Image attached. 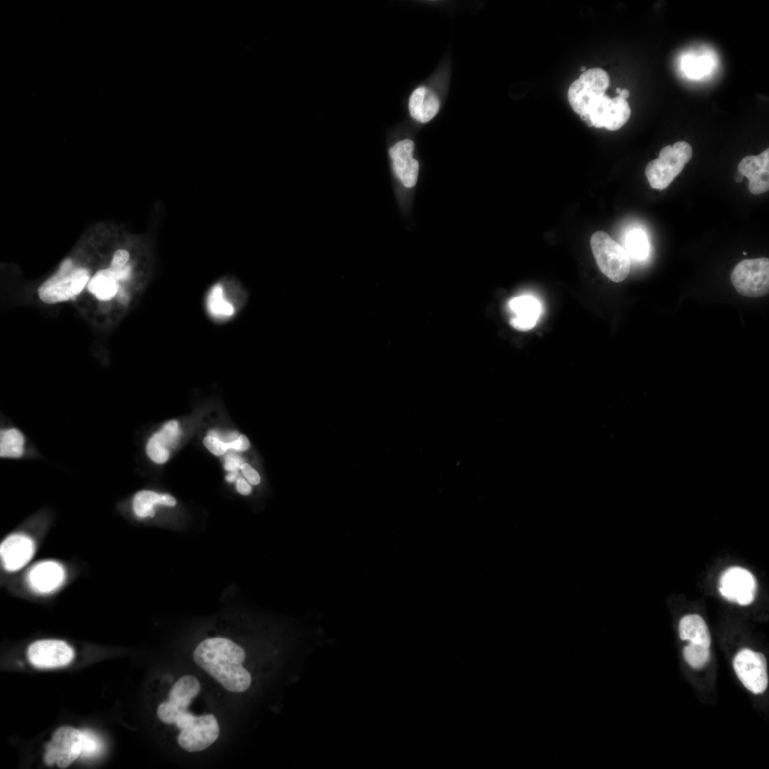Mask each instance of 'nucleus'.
<instances>
[{"mask_svg": "<svg viewBox=\"0 0 769 769\" xmlns=\"http://www.w3.org/2000/svg\"><path fill=\"white\" fill-rule=\"evenodd\" d=\"M621 90H622V89H621L620 88H616V92H617V93H618V94H619V93H620Z\"/></svg>", "mask_w": 769, "mask_h": 769, "instance_id": "obj_40", "label": "nucleus"}, {"mask_svg": "<svg viewBox=\"0 0 769 769\" xmlns=\"http://www.w3.org/2000/svg\"><path fill=\"white\" fill-rule=\"evenodd\" d=\"M243 459L236 455H228L225 459L224 468L229 471H236L241 469Z\"/></svg>", "mask_w": 769, "mask_h": 769, "instance_id": "obj_34", "label": "nucleus"}, {"mask_svg": "<svg viewBox=\"0 0 769 769\" xmlns=\"http://www.w3.org/2000/svg\"><path fill=\"white\" fill-rule=\"evenodd\" d=\"M743 176L739 172H738L734 177L736 182H741L743 180Z\"/></svg>", "mask_w": 769, "mask_h": 769, "instance_id": "obj_38", "label": "nucleus"}, {"mask_svg": "<svg viewBox=\"0 0 769 769\" xmlns=\"http://www.w3.org/2000/svg\"><path fill=\"white\" fill-rule=\"evenodd\" d=\"M132 274V265L128 263L122 268H113L98 271L90 280L88 291L97 299L107 301L112 299L120 289L119 281L130 279Z\"/></svg>", "mask_w": 769, "mask_h": 769, "instance_id": "obj_17", "label": "nucleus"}, {"mask_svg": "<svg viewBox=\"0 0 769 769\" xmlns=\"http://www.w3.org/2000/svg\"><path fill=\"white\" fill-rule=\"evenodd\" d=\"M82 747V730L68 726L59 727L46 745L44 762L47 765L56 763L60 768H66L80 756Z\"/></svg>", "mask_w": 769, "mask_h": 769, "instance_id": "obj_8", "label": "nucleus"}, {"mask_svg": "<svg viewBox=\"0 0 769 769\" xmlns=\"http://www.w3.org/2000/svg\"><path fill=\"white\" fill-rule=\"evenodd\" d=\"M179 434V425L177 421L172 420L167 422L162 428L153 436L157 440L167 449L175 442Z\"/></svg>", "mask_w": 769, "mask_h": 769, "instance_id": "obj_28", "label": "nucleus"}, {"mask_svg": "<svg viewBox=\"0 0 769 769\" xmlns=\"http://www.w3.org/2000/svg\"><path fill=\"white\" fill-rule=\"evenodd\" d=\"M146 451L149 457L157 464L166 462L169 455V449L162 446L153 436L147 441Z\"/></svg>", "mask_w": 769, "mask_h": 769, "instance_id": "obj_29", "label": "nucleus"}, {"mask_svg": "<svg viewBox=\"0 0 769 769\" xmlns=\"http://www.w3.org/2000/svg\"><path fill=\"white\" fill-rule=\"evenodd\" d=\"M439 102L436 95L426 87L416 88L409 100L411 116L420 122H427L438 113Z\"/></svg>", "mask_w": 769, "mask_h": 769, "instance_id": "obj_21", "label": "nucleus"}, {"mask_svg": "<svg viewBox=\"0 0 769 769\" xmlns=\"http://www.w3.org/2000/svg\"><path fill=\"white\" fill-rule=\"evenodd\" d=\"M586 115L585 122L587 126L614 131L628 121L631 109L625 99L619 95L610 98L605 94L590 105Z\"/></svg>", "mask_w": 769, "mask_h": 769, "instance_id": "obj_9", "label": "nucleus"}, {"mask_svg": "<svg viewBox=\"0 0 769 769\" xmlns=\"http://www.w3.org/2000/svg\"><path fill=\"white\" fill-rule=\"evenodd\" d=\"M414 142L409 139L400 140L389 149L393 174L405 188H412L417 183L419 163L413 158Z\"/></svg>", "mask_w": 769, "mask_h": 769, "instance_id": "obj_15", "label": "nucleus"}, {"mask_svg": "<svg viewBox=\"0 0 769 769\" xmlns=\"http://www.w3.org/2000/svg\"><path fill=\"white\" fill-rule=\"evenodd\" d=\"M175 724L181 731L177 736L178 744L188 752L206 748L219 735V724L213 714L195 716L186 711L177 718Z\"/></svg>", "mask_w": 769, "mask_h": 769, "instance_id": "obj_5", "label": "nucleus"}, {"mask_svg": "<svg viewBox=\"0 0 769 769\" xmlns=\"http://www.w3.org/2000/svg\"><path fill=\"white\" fill-rule=\"evenodd\" d=\"M201 689L199 681L194 676L185 675L174 684L167 701L157 708L159 718L164 723H174L177 718L187 711V707Z\"/></svg>", "mask_w": 769, "mask_h": 769, "instance_id": "obj_11", "label": "nucleus"}, {"mask_svg": "<svg viewBox=\"0 0 769 769\" xmlns=\"http://www.w3.org/2000/svg\"><path fill=\"white\" fill-rule=\"evenodd\" d=\"M227 445L229 449L245 451L249 449L250 444L247 437L243 434H241L236 440L231 442H227Z\"/></svg>", "mask_w": 769, "mask_h": 769, "instance_id": "obj_33", "label": "nucleus"}, {"mask_svg": "<svg viewBox=\"0 0 769 769\" xmlns=\"http://www.w3.org/2000/svg\"><path fill=\"white\" fill-rule=\"evenodd\" d=\"M83 747L80 757L90 758L99 755L103 750V743L99 736L89 729H83Z\"/></svg>", "mask_w": 769, "mask_h": 769, "instance_id": "obj_27", "label": "nucleus"}, {"mask_svg": "<svg viewBox=\"0 0 769 769\" xmlns=\"http://www.w3.org/2000/svg\"><path fill=\"white\" fill-rule=\"evenodd\" d=\"M731 281L742 295L757 298L769 292V259H744L733 268Z\"/></svg>", "mask_w": 769, "mask_h": 769, "instance_id": "obj_6", "label": "nucleus"}, {"mask_svg": "<svg viewBox=\"0 0 769 769\" xmlns=\"http://www.w3.org/2000/svg\"><path fill=\"white\" fill-rule=\"evenodd\" d=\"M236 486L237 491L242 495H249L251 492V486L244 478H238Z\"/></svg>", "mask_w": 769, "mask_h": 769, "instance_id": "obj_35", "label": "nucleus"}, {"mask_svg": "<svg viewBox=\"0 0 769 769\" xmlns=\"http://www.w3.org/2000/svg\"><path fill=\"white\" fill-rule=\"evenodd\" d=\"M25 436L15 427L2 429L0 432V456L1 458L16 459L21 456L25 450Z\"/></svg>", "mask_w": 769, "mask_h": 769, "instance_id": "obj_24", "label": "nucleus"}, {"mask_svg": "<svg viewBox=\"0 0 769 769\" xmlns=\"http://www.w3.org/2000/svg\"><path fill=\"white\" fill-rule=\"evenodd\" d=\"M237 476H238V471H231V473H229V474H228V475H227V476H226V481H229V482H233V481H235V480L236 479V478H237Z\"/></svg>", "mask_w": 769, "mask_h": 769, "instance_id": "obj_36", "label": "nucleus"}, {"mask_svg": "<svg viewBox=\"0 0 769 769\" xmlns=\"http://www.w3.org/2000/svg\"><path fill=\"white\" fill-rule=\"evenodd\" d=\"M241 470L245 478L251 484L256 485L260 482L258 474L249 464L244 463L241 466Z\"/></svg>", "mask_w": 769, "mask_h": 769, "instance_id": "obj_32", "label": "nucleus"}, {"mask_svg": "<svg viewBox=\"0 0 769 769\" xmlns=\"http://www.w3.org/2000/svg\"><path fill=\"white\" fill-rule=\"evenodd\" d=\"M36 551L33 539L23 533H14L6 537L0 545L1 565L9 572L23 568Z\"/></svg>", "mask_w": 769, "mask_h": 769, "instance_id": "obj_14", "label": "nucleus"}, {"mask_svg": "<svg viewBox=\"0 0 769 769\" xmlns=\"http://www.w3.org/2000/svg\"><path fill=\"white\" fill-rule=\"evenodd\" d=\"M203 442L206 449L216 456L223 455L229 449L227 442L211 435L206 436Z\"/></svg>", "mask_w": 769, "mask_h": 769, "instance_id": "obj_30", "label": "nucleus"}, {"mask_svg": "<svg viewBox=\"0 0 769 769\" xmlns=\"http://www.w3.org/2000/svg\"><path fill=\"white\" fill-rule=\"evenodd\" d=\"M685 661L693 668L703 667L710 659L709 647L690 643L683 649Z\"/></svg>", "mask_w": 769, "mask_h": 769, "instance_id": "obj_26", "label": "nucleus"}, {"mask_svg": "<svg viewBox=\"0 0 769 769\" xmlns=\"http://www.w3.org/2000/svg\"><path fill=\"white\" fill-rule=\"evenodd\" d=\"M234 278L224 277L214 283L208 291L206 305L208 312L215 319L230 318L240 306L232 303L227 295Z\"/></svg>", "mask_w": 769, "mask_h": 769, "instance_id": "obj_19", "label": "nucleus"}, {"mask_svg": "<svg viewBox=\"0 0 769 769\" xmlns=\"http://www.w3.org/2000/svg\"><path fill=\"white\" fill-rule=\"evenodd\" d=\"M610 85V76L603 69L593 68L582 73L570 85L567 98L572 110L578 115L587 114L590 105L605 94Z\"/></svg>", "mask_w": 769, "mask_h": 769, "instance_id": "obj_7", "label": "nucleus"}, {"mask_svg": "<svg viewBox=\"0 0 769 769\" xmlns=\"http://www.w3.org/2000/svg\"><path fill=\"white\" fill-rule=\"evenodd\" d=\"M580 71H581L582 73H584L585 71H586V70H587V68H586V67H585V66H582V67H580Z\"/></svg>", "mask_w": 769, "mask_h": 769, "instance_id": "obj_39", "label": "nucleus"}, {"mask_svg": "<svg viewBox=\"0 0 769 769\" xmlns=\"http://www.w3.org/2000/svg\"><path fill=\"white\" fill-rule=\"evenodd\" d=\"M733 664L738 679L748 690L759 694L767 689V661L762 653L743 649L735 656Z\"/></svg>", "mask_w": 769, "mask_h": 769, "instance_id": "obj_10", "label": "nucleus"}, {"mask_svg": "<svg viewBox=\"0 0 769 769\" xmlns=\"http://www.w3.org/2000/svg\"><path fill=\"white\" fill-rule=\"evenodd\" d=\"M692 155L691 145L685 141L664 147L659 157L646 166L645 174L650 187L656 189L669 187L691 159Z\"/></svg>", "mask_w": 769, "mask_h": 769, "instance_id": "obj_3", "label": "nucleus"}, {"mask_svg": "<svg viewBox=\"0 0 769 769\" xmlns=\"http://www.w3.org/2000/svg\"><path fill=\"white\" fill-rule=\"evenodd\" d=\"M628 256L636 260L645 259L649 253V244L644 231L634 229L626 233L624 248Z\"/></svg>", "mask_w": 769, "mask_h": 769, "instance_id": "obj_25", "label": "nucleus"}, {"mask_svg": "<svg viewBox=\"0 0 769 769\" xmlns=\"http://www.w3.org/2000/svg\"><path fill=\"white\" fill-rule=\"evenodd\" d=\"M679 637L694 644L710 647L711 635L704 619L699 614H687L679 624Z\"/></svg>", "mask_w": 769, "mask_h": 769, "instance_id": "obj_22", "label": "nucleus"}, {"mask_svg": "<svg viewBox=\"0 0 769 769\" xmlns=\"http://www.w3.org/2000/svg\"><path fill=\"white\" fill-rule=\"evenodd\" d=\"M130 254L126 249H118L114 254L111 261L110 266L113 268H122L129 262Z\"/></svg>", "mask_w": 769, "mask_h": 769, "instance_id": "obj_31", "label": "nucleus"}, {"mask_svg": "<svg viewBox=\"0 0 769 769\" xmlns=\"http://www.w3.org/2000/svg\"><path fill=\"white\" fill-rule=\"evenodd\" d=\"M176 503L175 498L169 494L143 490L135 495L132 508L135 515L139 518L153 517L155 516L154 507L155 505L174 506Z\"/></svg>", "mask_w": 769, "mask_h": 769, "instance_id": "obj_23", "label": "nucleus"}, {"mask_svg": "<svg viewBox=\"0 0 769 769\" xmlns=\"http://www.w3.org/2000/svg\"><path fill=\"white\" fill-rule=\"evenodd\" d=\"M508 308L513 314L510 324L518 330L532 329L541 314L540 302L529 295H519L511 299Z\"/></svg>", "mask_w": 769, "mask_h": 769, "instance_id": "obj_20", "label": "nucleus"}, {"mask_svg": "<svg viewBox=\"0 0 769 769\" xmlns=\"http://www.w3.org/2000/svg\"><path fill=\"white\" fill-rule=\"evenodd\" d=\"M73 648L59 639H41L31 643L27 649L30 663L40 669L64 666L74 658Z\"/></svg>", "mask_w": 769, "mask_h": 769, "instance_id": "obj_13", "label": "nucleus"}, {"mask_svg": "<svg viewBox=\"0 0 769 769\" xmlns=\"http://www.w3.org/2000/svg\"><path fill=\"white\" fill-rule=\"evenodd\" d=\"M89 279L86 268L74 267L70 259H66L58 271L39 286V298L49 304L75 300Z\"/></svg>", "mask_w": 769, "mask_h": 769, "instance_id": "obj_2", "label": "nucleus"}, {"mask_svg": "<svg viewBox=\"0 0 769 769\" xmlns=\"http://www.w3.org/2000/svg\"><path fill=\"white\" fill-rule=\"evenodd\" d=\"M619 96L626 100L629 96V91L627 89H622Z\"/></svg>", "mask_w": 769, "mask_h": 769, "instance_id": "obj_37", "label": "nucleus"}, {"mask_svg": "<svg viewBox=\"0 0 769 769\" xmlns=\"http://www.w3.org/2000/svg\"><path fill=\"white\" fill-rule=\"evenodd\" d=\"M738 172L749 181L748 189L760 194L769 189V149L758 155L743 157L738 166Z\"/></svg>", "mask_w": 769, "mask_h": 769, "instance_id": "obj_18", "label": "nucleus"}, {"mask_svg": "<svg viewBox=\"0 0 769 769\" xmlns=\"http://www.w3.org/2000/svg\"><path fill=\"white\" fill-rule=\"evenodd\" d=\"M245 657L243 648L223 637L204 639L193 654L195 663L231 692H243L251 685V676L242 665Z\"/></svg>", "mask_w": 769, "mask_h": 769, "instance_id": "obj_1", "label": "nucleus"}, {"mask_svg": "<svg viewBox=\"0 0 769 769\" xmlns=\"http://www.w3.org/2000/svg\"><path fill=\"white\" fill-rule=\"evenodd\" d=\"M66 577V570L60 563L46 560L36 563L28 570L26 582L34 592L48 595L58 589Z\"/></svg>", "mask_w": 769, "mask_h": 769, "instance_id": "obj_16", "label": "nucleus"}, {"mask_svg": "<svg viewBox=\"0 0 769 769\" xmlns=\"http://www.w3.org/2000/svg\"><path fill=\"white\" fill-rule=\"evenodd\" d=\"M590 246L597 264L611 281H624L630 271V260L624 247L602 231L595 232Z\"/></svg>", "mask_w": 769, "mask_h": 769, "instance_id": "obj_4", "label": "nucleus"}, {"mask_svg": "<svg viewBox=\"0 0 769 769\" xmlns=\"http://www.w3.org/2000/svg\"><path fill=\"white\" fill-rule=\"evenodd\" d=\"M718 589L726 600L741 605H748L754 600L756 581L748 570L738 566L731 567L721 575Z\"/></svg>", "mask_w": 769, "mask_h": 769, "instance_id": "obj_12", "label": "nucleus"}]
</instances>
